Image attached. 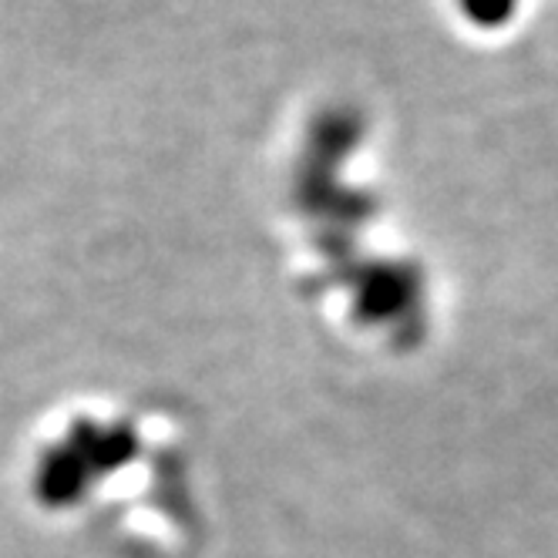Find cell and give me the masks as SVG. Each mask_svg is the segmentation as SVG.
Returning a JSON list of instances; mask_svg holds the SVG:
<instances>
[{
    "mask_svg": "<svg viewBox=\"0 0 558 558\" xmlns=\"http://www.w3.org/2000/svg\"><path fill=\"white\" fill-rule=\"evenodd\" d=\"M461 8L474 24L498 27L514 14V0H461Z\"/></svg>",
    "mask_w": 558,
    "mask_h": 558,
    "instance_id": "cell-1",
    "label": "cell"
}]
</instances>
